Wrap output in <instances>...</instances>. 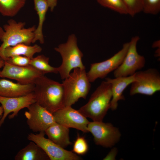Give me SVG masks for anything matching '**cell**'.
Listing matches in <instances>:
<instances>
[{
  "instance_id": "12",
  "label": "cell",
  "mask_w": 160,
  "mask_h": 160,
  "mask_svg": "<svg viewBox=\"0 0 160 160\" xmlns=\"http://www.w3.org/2000/svg\"><path fill=\"white\" fill-rule=\"evenodd\" d=\"M43 75L44 74L30 65L18 66L5 61L3 69L0 70V77L15 80L23 84H34L38 78Z\"/></svg>"
},
{
  "instance_id": "18",
  "label": "cell",
  "mask_w": 160,
  "mask_h": 160,
  "mask_svg": "<svg viewBox=\"0 0 160 160\" xmlns=\"http://www.w3.org/2000/svg\"><path fill=\"white\" fill-rule=\"evenodd\" d=\"M41 47L36 44L33 46L20 44L15 46L6 48L3 51L1 57L5 61L6 59L15 55H22L31 59L36 53L40 52Z\"/></svg>"
},
{
  "instance_id": "22",
  "label": "cell",
  "mask_w": 160,
  "mask_h": 160,
  "mask_svg": "<svg viewBox=\"0 0 160 160\" xmlns=\"http://www.w3.org/2000/svg\"><path fill=\"white\" fill-rule=\"evenodd\" d=\"M49 58L41 55L31 59L30 65L41 72L44 74L48 73H58V67L50 65Z\"/></svg>"
},
{
  "instance_id": "20",
  "label": "cell",
  "mask_w": 160,
  "mask_h": 160,
  "mask_svg": "<svg viewBox=\"0 0 160 160\" xmlns=\"http://www.w3.org/2000/svg\"><path fill=\"white\" fill-rule=\"evenodd\" d=\"M33 0L34 9L38 16L39 22L34 32L33 43L38 41L41 44H43L44 43V38L43 33V27L49 7L45 0Z\"/></svg>"
},
{
  "instance_id": "8",
  "label": "cell",
  "mask_w": 160,
  "mask_h": 160,
  "mask_svg": "<svg viewBox=\"0 0 160 160\" xmlns=\"http://www.w3.org/2000/svg\"><path fill=\"white\" fill-rule=\"evenodd\" d=\"M44 132L30 133L27 139L34 142L45 153L50 160H79L81 158L73 152L65 149L45 137Z\"/></svg>"
},
{
  "instance_id": "24",
  "label": "cell",
  "mask_w": 160,
  "mask_h": 160,
  "mask_svg": "<svg viewBox=\"0 0 160 160\" xmlns=\"http://www.w3.org/2000/svg\"><path fill=\"white\" fill-rule=\"evenodd\" d=\"M142 11L147 14H158L160 12V0H142Z\"/></svg>"
},
{
  "instance_id": "21",
  "label": "cell",
  "mask_w": 160,
  "mask_h": 160,
  "mask_svg": "<svg viewBox=\"0 0 160 160\" xmlns=\"http://www.w3.org/2000/svg\"><path fill=\"white\" fill-rule=\"evenodd\" d=\"M26 0H0V13L3 16H15L24 6Z\"/></svg>"
},
{
  "instance_id": "25",
  "label": "cell",
  "mask_w": 160,
  "mask_h": 160,
  "mask_svg": "<svg viewBox=\"0 0 160 160\" xmlns=\"http://www.w3.org/2000/svg\"><path fill=\"white\" fill-rule=\"evenodd\" d=\"M89 146L85 138L77 134L73 148V152L77 155H83L88 151Z\"/></svg>"
},
{
  "instance_id": "29",
  "label": "cell",
  "mask_w": 160,
  "mask_h": 160,
  "mask_svg": "<svg viewBox=\"0 0 160 160\" xmlns=\"http://www.w3.org/2000/svg\"><path fill=\"white\" fill-rule=\"evenodd\" d=\"M47 3L51 11L52 12L57 6V0H45Z\"/></svg>"
},
{
  "instance_id": "19",
  "label": "cell",
  "mask_w": 160,
  "mask_h": 160,
  "mask_svg": "<svg viewBox=\"0 0 160 160\" xmlns=\"http://www.w3.org/2000/svg\"><path fill=\"white\" fill-rule=\"evenodd\" d=\"M15 160H49L43 150L33 142H31L20 150L14 157Z\"/></svg>"
},
{
  "instance_id": "1",
  "label": "cell",
  "mask_w": 160,
  "mask_h": 160,
  "mask_svg": "<svg viewBox=\"0 0 160 160\" xmlns=\"http://www.w3.org/2000/svg\"><path fill=\"white\" fill-rule=\"evenodd\" d=\"M34 84L36 103L52 113L65 106L62 83L43 75L38 78Z\"/></svg>"
},
{
  "instance_id": "4",
  "label": "cell",
  "mask_w": 160,
  "mask_h": 160,
  "mask_svg": "<svg viewBox=\"0 0 160 160\" xmlns=\"http://www.w3.org/2000/svg\"><path fill=\"white\" fill-rule=\"evenodd\" d=\"M54 49L62 58V64L58 67V73L62 79L67 78L74 68H85L82 60L83 54L77 45L75 35H70L66 43L59 44Z\"/></svg>"
},
{
  "instance_id": "30",
  "label": "cell",
  "mask_w": 160,
  "mask_h": 160,
  "mask_svg": "<svg viewBox=\"0 0 160 160\" xmlns=\"http://www.w3.org/2000/svg\"><path fill=\"white\" fill-rule=\"evenodd\" d=\"M4 31L3 28L0 25V42L1 41V39L2 37Z\"/></svg>"
},
{
  "instance_id": "31",
  "label": "cell",
  "mask_w": 160,
  "mask_h": 160,
  "mask_svg": "<svg viewBox=\"0 0 160 160\" xmlns=\"http://www.w3.org/2000/svg\"><path fill=\"white\" fill-rule=\"evenodd\" d=\"M4 60L0 57V69L4 66Z\"/></svg>"
},
{
  "instance_id": "7",
  "label": "cell",
  "mask_w": 160,
  "mask_h": 160,
  "mask_svg": "<svg viewBox=\"0 0 160 160\" xmlns=\"http://www.w3.org/2000/svg\"><path fill=\"white\" fill-rule=\"evenodd\" d=\"M87 130L92 135L95 144L105 148L113 146L121 135L118 128L111 123L103 121H89Z\"/></svg>"
},
{
  "instance_id": "3",
  "label": "cell",
  "mask_w": 160,
  "mask_h": 160,
  "mask_svg": "<svg viewBox=\"0 0 160 160\" xmlns=\"http://www.w3.org/2000/svg\"><path fill=\"white\" fill-rule=\"evenodd\" d=\"M90 83L87 78L85 68L74 69L62 83L65 106H71L80 98L85 99L90 89Z\"/></svg>"
},
{
  "instance_id": "11",
  "label": "cell",
  "mask_w": 160,
  "mask_h": 160,
  "mask_svg": "<svg viewBox=\"0 0 160 160\" xmlns=\"http://www.w3.org/2000/svg\"><path fill=\"white\" fill-rule=\"evenodd\" d=\"M27 108L24 115L29 128L34 132H45L56 122L53 113L36 103Z\"/></svg>"
},
{
  "instance_id": "23",
  "label": "cell",
  "mask_w": 160,
  "mask_h": 160,
  "mask_svg": "<svg viewBox=\"0 0 160 160\" xmlns=\"http://www.w3.org/2000/svg\"><path fill=\"white\" fill-rule=\"evenodd\" d=\"M102 6L121 14H128L126 6L122 0H97Z\"/></svg>"
},
{
  "instance_id": "10",
  "label": "cell",
  "mask_w": 160,
  "mask_h": 160,
  "mask_svg": "<svg viewBox=\"0 0 160 160\" xmlns=\"http://www.w3.org/2000/svg\"><path fill=\"white\" fill-rule=\"evenodd\" d=\"M129 45V42L125 43L121 49L111 57L101 62L91 64L90 69L87 73L89 81L93 82L98 78H104L116 69L122 63Z\"/></svg>"
},
{
  "instance_id": "2",
  "label": "cell",
  "mask_w": 160,
  "mask_h": 160,
  "mask_svg": "<svg viewBox=\"0 0 160 160\" xmlns=\"http://www.w3.org/2000/svg\"><path fill=\"white\" fill-rule=\"evenodd\" d=\"M112 92L111 84L103 81L91 95L87 103L78 111L94 121H102L110 108Z\"/></svg>"
},
{
  "instance_id": "9",
  "label": "cell",
  "mask_w": 160,
  "mask_h": 160,
  "mask_svg": "<svg viewBox=\"0 0 160 160\" xmlns=\"http://www.w3.org/2000/svg\"><path fill=\"white\" fill-rule=\"evenodd\" d=\"M140 39L139 36L132 37L125 56L120 65L114 71L115 77H126L134 74L137 71L143 68L145 63V57L139 55L137 45Z\"/></svg>"
},
{
  "instance_id": "15",
  "label": "cell",
  "mask_w": 160,
  "mask_h": 160,
  "mask_svg": "<svg viewBox=\"0 0 160 160\" xmlns=\"http://www.w3.org/2000/svg\"><path fill=\"white\" fill-rule=\"evenodd\" d=\"M105 80L111 86L112 97L110 109L115 110L118 107V102L125 99L123 92L128 86L135 81V74L128 76L118 77L114 79L106 78Z\"/></svg>"
},
{
  "instance_id": "16",
  "label": "cell",
  "mask_w": 160,
  "mask_h": 160,
  "mask_svg": "<svg viewBox=\"0 0 160 160\" xmlns=\"http://www.w3.org/2000/svg\"><path fill=\"white\" fill-rule=\"evenodd\" d=\"M34 84H22L2 79H0V96L7 97H18L33 92Z\"/></svg>"
},
{
  "instance_id": "32",
  "label": "cell",
  "mask_w": 160,
  "mask_h": 160,
  "mask_svg": "<svg viewBox=\"0 0 160 160\" xmlns=\"http://www.w3.org/2000/svg\"><path fill=\"white\" fill-rule=\"evenodd\" d=\"M3 113V110L1 106H0V120Z\"/></svg>"
},
{
  "instance_id": "13",
  "label": "cell",
  "mask_w": 160,
  "mask_h": 160,
  "mask_svg": "<svg viewBox=\"0 0 160 160\" xmlns=\"http://www.w3.org/2000/svg\"><path fill=\"white\" fill-rule=\"evenodd\" d=\"M53 114L56 122L69 128L88 132L87 126L89 121L78 110L71 106H64Z\"/></svg>"
},
{
  "instance_id": "14",
  "label": "cell",
  "mask_w": 160,
  "mask_h": 160,
  "mask_svg": "<svg viewBox=\"0 0 160 160\" xmlns=\"http://www.w3.org/2000/svg\"><path fill=\"white\" fill-rule=\"evenodd\" d=\"M36 103L35 95L33 92L23 96L7 97L0 96V103L3 110V113L0 120V127L4 123L7 116L9 119L17 116L20 110L28 108L31 104Z\"/></svg>"
},
{
  "instance_id": "28",
  "label": "cell",
  "mask_w": 160,
  "mask_h": 160,
  "mask_svg": "<svg viewBox=\"0 0 160 160\" xmlns=\"http://www.w3.org/2000/svg\"><path fill=\"white\" fill-rule=\"evenodd\" d=\"M117 152L116 148H112L107 156L103 159V160H115Z\"/></svg>"
},
{
  "instance_id": "26",
  "label": "cell",
  "mask_w": 160,
  "mask_h": 160,
  "mask_svg": "<svg viewBox=\"0 0 160 160\" xmlns=\"http://www.w3.org/2000/svg\"><path fill=\"white\" fill-rule=\"evenodd\" d=\"M127 8L128 14L132 17L142 11V0H122Z\"/></svg>"
},
{
  "instance_id": "6",
  "label": "cell",
  "mask_w": 160,
  "mask_h": 160,
  "mask_svg": "<svg viewBox=\"0 0 160 160\" xmlns=\"http://www.w3.org/2000/svg\"><path fill=\"white\" fill-rule=\"evenodd\" d=\"M135 81L131 84L129 94L151 96L160 90V73L155 68H150L135 73Z\"/></svg>"
},
{
  "instance_id": "5",
  "label": "cell",
  "mask_w": 160,
  "mask_h": 160,
  "mask_svg": "<svg viewBox=\"0 0 160 160\" xmlns=\"http://www.w3.org/2000/svg\"><path fill=\"white\" fill-rule=\"evenodd\" d=\"M25 23L17 22L13 19H10L4 25V32L1 39L0 46V57L6 48L15 46L20 44L30 45L33 43L34 32L36 28L34 25L28 28H24Z\"/></svg>"
},
{
  "instance_id": "17",
  "label": "cell",
  "mask_w": 160,
  "mask_h": 160,
  "mask_svg": "<svg viewBox=\"0 0 160 160\" xmlns=\"http://www.w3.org/2000/svg\"><path fill=\"white\" fill-rule=\"evenodd\" d=\"M48 138L62 147L65 148L72 144L69 137V129L56 122L45 131Z\"/></svg>"
},
{
  "instance_id": "27",
  "label": "cell",
  "mask_w": 160,
  "mask_h": 160,
  "mask_svg": "<svg viewBox=\"0 0 160 160\" xmlns=\"http://www.w3.org/2000/svg\"><path fill=\"white\" fill-rule=\"evenodd\" d=\"M31 59L22 55H15L6 59L5 61L11 64L20 66L30 65Z\"/></svg>"
}]
</instances>
